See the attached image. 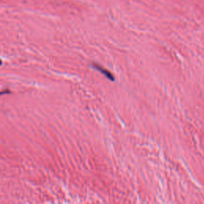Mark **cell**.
I'll return each mask as SVG.
<instances>
[{"label": "cell", "instance_id": "6da1fadb", "mask_svg": "<svg viewBox=\"0 0 204 204\" xmlns=\"http://www.w3.org/2000/svg\"><path fill=\"white\" fill-rule=\"evenodd\" d=\"M94 66V68L97 69V70L100 71V73H104V74L105 75V76H106V77H108V78H109V79L112 80V81H114L113 76V74H112V73H110V72H109V70H104V69H102L101 67H100V66H97V65H94V66Z\"/></svg>", "mask_w": 204, "mask_h": 204}]
</instances>
